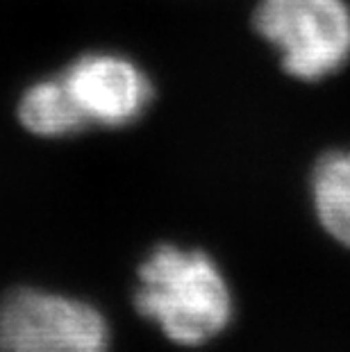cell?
<instances>
[{
    "mask_svg": "<svg viewBox=\"0 0 350 352\" xmlns=\"http://www.w3.org/2000/svg\"><path fill=\"white\" fill-rule=\"evenodd\" d=\"M309 200L325 234L350 248V148H332L314 162Z\"/></svg>",
    "mask_w": 350,
    "mask_h": 352,
    "instance_id": "5",
    "label": "cell"
},
{
    "mask_svg": "<svg viewBox=\"0 0 350 352\" xmlns=\"http://www.w3.org/2000/svg\"><path fill=\"white\" fill-rule=\"evenodd\" d=\"M135 305L184 348L205 346L232 320V294L219 264L200 248L157 245L139 264Z\"/></svg>",
    "mask_w": 350,
    "mask_h": 352,
    "instance_id": "1",
    "label": "cell"
},
{
    "mask_svg": "<svg viewBox=\"0 0 350 352\" xmlns=\"http://www.w3.org/2000/svg\"><path fill=\"white\" fill-rule=\"evenodd\" d=\"M19 118L25 130L39 137H66L87 127L64 78L41 80L30 87L19 102Z\"/></svg>",
    "mask_w": 350,
    "mask_h": 352,
    "instance_id": "6",
    "label": "cell"
},
{
    "mask_svg": "<svg viewBox=\"0 0 350 352\" xmlns=\"http://www.w3.org/2000/svg\"><path fill=\"white\" fill-rule=\"evenodd\" d=\"M98 307L57 291L19 287L0 300V352H107Z\"/></svg>",
    "mask_w": 350,
    "mask_h": 352,
    "instance_id": "3",
    "label": "cell"
},
{
    "mask_svg": "<svg viewBox=\"0 0 350 352\" xmlns=\"http://www.w3.org/2000/svg\"><path fill=\"white\" fill-rule=\"evenodd\" d=\"M252 30L296 82L318 85L350 64V0H257Z\"/></svg>",
    "mask_w": 350,
    "mask_h": 352,
    "instance_id": "2",
    "label": "cell"
},
{
    "mask_svg": "<svg viewBox=\"0 0 350 352\" xmlns=\"http://www.w3.org/2000/svg\"><path fill=\"white\" fill-rule=\"evenodd\" d=\"M62 78L87 125H130L155 100L151 76L130 57L116 52H89L76 59Z\"/></svg>",
    "mask_w": 350,
    "mask_h": 352,
    "instance_id": "4",
    "label": "cell"
}]
</instances>
